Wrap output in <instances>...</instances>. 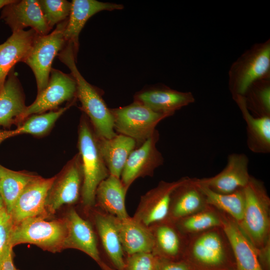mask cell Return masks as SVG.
Listing matches in <instances>:
<instances>
[{
    "label": "cell",
    "instance_id": "9a60e30c",
    "mask_svg": "<svg viewBox=\"0 0 270 270\" xmlns=\"http://www.w3.org/2000/svg\"><path fill=\"white\" fill-rule=\"evenodd\" d=\"M248 159L242 154L228 156L225 168L214 176L197 178L198 182L211 190L220 194H230L244 188L250 178L248 169Z\"/></svg>",
    "mask_w": 270,
    "mask_h": 270
},
{
    "label": "cell",
    "instance_id": "4dcf8cb0",
    "mask_svg": "<svg viewBox=\"0 0 270 270\" xmlns=\"http://www.w3.org/2000/svg\"><path fill=\"white\" fill-rule=\"evenodd\" d=\"M69 106L56 111L31 116L20 126L12 130H0V144L4 140L18 134H28L42 135L46 134Z\"/></svg>",
    "mask_w": 270,
    "mask_h": 270
},
{
    "label": "cell",
    "instance_id": "d4e9b609",
    "mask_svg": "<svg viewBox=\"0 0 270 270\" xmlns=\"http://www.w3.org/2000/svg\"><path fill=\"white\" fill-rule=\"evenodd\" d=\"M126 193L120 179L110 175L97 188L94 208L118 218H128L125 206Z\"/></svg>",
    "mask_w": 270,
    "mask_h": 270
},
{
    "label": "cell",
    "instance_id": "60d3db41",
    "mask_svg": "<svg viewBox=\"0 0 270 270\" xmlns=\"http://www.w3.org/2000/svg\"><path fill=\"white\" fill-rule=\"evenodd\" d=\"M4 208H5L4 202L0 194V211Z\"/></svg>",
    "mask_w": 270,
    "mask_h": 270
},
{
    "label": "cell",
    "instance_id": "d590c367",
    "mask_svg": "<svg viewBox=\"0 0 270 270\" xmlns=\"http://www.w3.org/2000/svg\"><path fill=\"white\" fill-rule=\"evenodd\" d=\"M264 80H262V86L258 87L256 98L262 110L268 116L270 112V86L268 78H266L264 83Z\"/></svg>",
    "mask_w": 270,
    "mask_h": 270
},
{
    "label": "cell",
    "instance_id": "8d00e7d4",
    "mask_svg": "<svg viewBox=\"0 0 270 270\" xmlns=\"http://www.w3.org/2000/svg\"><path fill=\"white\" fill-rule=\"evenodd\" d=\"M156 270H194L184 260H170L158 258Z\"/></svg>",
    "mask_w": 270,
    "mask_h": 270
},
{
    "label": "cell",
    "instance_id": "44dd1931",
    "mask_svg": "<svg viewBox=\"0 0 270 270\" xmlns=\"http://www.w3.org/2000/svg\"><path fill=\"white\" fill-rule=\"evenodd\" d=\"M123 8L122 4L96 0L72 1L70 14L64 30V37L66 43L73 44L76 56L78 50L79 34L88 20L100 12L118 10Z\"/></svg>",
    "mask_w": 270,
    "mask_h": 270
},
{
    "label": "cell",
    "instance_id": "cb8c5ba5",
    "mask_svg": "<svg viewBox=\"0 0 270 270\" xmlns=\"http://www.w3.org/2000/svg\"><path fill=\"white\" fill-rule=\"evenodd\" d=\"M37 34L32 28L14 32L4 42L0 44V92L14 64L22 62Z\"/></svg>",
    "mask_w": 270,
    "mask_h": 270
},
{
    "label": "cell",
    "instance_id": "d6a6232c",
    "mask_svg": "<svg viewBox=\"0 0 270 270\" xmlns=\"http://www.w3.org/2000/svg\"><path fill=\"white\" fill-rule=\"evenodd\" d=\"M38 2L45 20L51 29L54 25L68 18L71 2L66 0H38Z\"/></svg>",
    "mask_w": 270,
    "mask_h": 270
},
{
    "label": "cell",
    "instance_id": "9c48e42d",
    "mask_svg": "<svg viewBox=\"0 0 270 270\" xmlns=\"http://www.w3.org/2000/svg\"><path fill=\"white\" fill-rule=\"evenodd\" d=\"M82 180V160L78 153L56 176L48 190L46 210L49 216L62 206L75 204L80 199Z\"/></svg>",
    "mask_w": 270,
    "mask_h": 270
},
{
    "label": "cell",
    "instance_id": "6da1fadb",
    "mask_svg": "<svg viewBox=\"0 0 270 270\" xmlns=\"http://www.w3.org/2000/svg\"><path fill=\"white\" fill-rule=\"evenodd\" d=\"M183 260L194 270H236L232 248L222 228L189 236Z\"/></svg>",
    "mask_w": 270,
    "mask_h": 270
},
{
    "label": "cell",
    "instance_id": "484cf974",
    "mask_svg": "<svg viewBox=\"0 0 270 270\" xmlns=\"http://www.w3.org/2000/svg\"><path fill=\"white\" fill-rule=\"evenodd\" d=\"M96 136L98 149L110 175L120 178L128 157L137 145L136 141L121 134H116L112 138Z\"/></svg>",
    "mask_w": 270,
    "mask_h": 270
},
{
    "label": "cell",
    "instance_id": "4316f807",
    "mask_svg": "<svg viewBox=\"0 0 270 270\" xmlns=\"http://www.w3.org/2000/svg\"><path fill=\"white\" fill-rule=\"evenodd\" d=\"M26 108L23 91L13 68L0 92V126L10 127L16 123Z\"/></svg>",
    "mask_w": 270,
    "mask_h": 270
},
{
    "label": "cell",
    "instance_id": "7c38bea8",
    "mask_svg": "<svg viewBox=\"0 0 270 270\" xmlns=\"http://www.w3.org/2000/svg\"><path fill=\"white\" fill-rule=\"evenodd\" d=\"M188 178L170 182H160L141 196L133 218L148 227L166 220L173 192Z\"/></svg>",
    "mask_w": 270,
    "mask_h": 270
},
{
    "label": "cell",
    "instance_id": "83f0119b",
    "mask_svg": "<svg viewBox=\"0 0 270 270\" xmlns=\"http://www.w3.org/2000/svg\"><path fill=\"white\" fill-rule=\"evenodd\" d=\"M241 111L248 126V138L252 142V148L256 144L260 150H269L270 148V118L262 116L256 118L252 116L248 109L245 96L236 95L233 96Z\"/></svg>",
    "mask_w": 270,
    "mask_h": 270
},
{
    "label": "cell",
    "instance_id": "277c9868",
    "mask_svg": "<svg viewBox=\"0 0 270 270\" xmlns=\"http://www.w3.org/2000/svg\"><path fill=\"white\" fill-rule=\"evenodd\" d=\"M244 208L242 231L256 249L270 241V198L260 180L250 176L244 188Z\"/></svg>",
    "mask_w": 270,
    "mask_h": 270
},
{
    "label": "cell",
    "instance_id": "ba28073f",
    "mask_svg": "<svg viewBox=\"0 0 270 270\" xmlns=\"http://www.w3.org/2000/svg\"><path fill=\"white\" fill-rule=\"evenodd\" d=\"M110 110L114 130L120 134L133 138L136 144H142L154 134L161 120L170 116L156 112L135 102L125 106Z\"/></svg>",
    "mask_w": 270,
    "mask_h": 270
},
{
    "label": "cell",
    "instance_id": "ffe728a7",
    "mask_svg": "<svg viewBox=\"0 0 270 270\" xmlns=\"http://www.w3.org/2000/svg\"><path fill=\"white\" fill-rule=\"evenodd\" d=\"M222 228L230 242L235 262L236 270H263L256 249L240 227L237 222L221 212Z\"/></svg>",
    "mask_w": 270,
    "mask_h": 270
},
{
    "label": "cell",
    "instance_id": "5b68a950",
    "mask_svg": "<svg viewBox=\"0 0 270 270\" xmlns=\"http://www.w3.org/2000/svg\"><path fill=\"white\" fill-rule=\"evenodd\" d=\"M44 216L31 218L13 224L10 244L14 248L21 244H30L53 253L64 250L67 234L64 216L50 220Z\"/></svg>",
    "mask_w": 270,
    "mask_h": 270
},
{
    "label": "cell",
    "instance_id": "7402d4cb",
    "mask_svg": "<svg viewBox=\"0 0 270 270\" xmlns=\"http://www.w3.org/2000/svg\"><path fill=\"white\" fill-rule=\"evenodd\" d=\"M208 206L196 178L188 177L173 192L166 220L175 222L205 209Z\"/></svg>",
    "mask_w": 270,
    "mask_h": 270
},
{
    "label": "cell",
    "instance_id": "f35d334b",
    "mask_svg": "<svg viewBox=\"0 0 270 270\" xmlns=\"http://www.w3.org/2000/svg\"><path fill=\"white\" fill-rule=\"evenodd\" d=\"M13 248L10 246L0 261V270H20L14 263Z\"/></svg>",
    "mask_w": 270,
    "mask_h": 270
},
{
    "label": "cell",
    "instance_id": "8fae6325",
    "mask_svg": "<svg viewBox=\"0 0 270 270\" xmlns=\"http://www.w3.org/2000/svg\"><path fill=\"white\" fill-rule=\"evenodd\" d=\"M67 234L63 248H74L84 252L94 260L102 270H115L102 258L97 234L92 223L82 218L74 208L64 216Z\"/></svg>",
    "mask_w": 270,
    "mask_h": 270
},
{
    "label": "cell",
    "instance_id": "74e56055",
    "mask_svg": "<svg viewBox=\"0 0 270 270\" xmlns=\"http://www.w3.org/2000/svg\"><path fill=\"white\" fill-rule=\"evenodd\" d=\"M259 263L263 270H270V241L264 246L256 249Z\"/></svg>",
    "mask_w": 270,
    "mask_h": 270
},
{
    "label": "cell",
    "instance_id": "4fadbf2b",
    "mask_svg": "<svg viewBox=\"0 0 270 270\" xmlns=\"http://www.w3.org/2000/svg\"><path fill=\"white\" fill-rule=\"evenodd\" d=\"M159 136L156 130L139 148L130 154L120 178L126 192L137 178L152 176L155 170L163 164V156L156 146Z\"/></svg>",
    "mask_w": 270,
    "mask_h": 270
},
{
    "label": "cell",
    "instance_id": "52a82bcc",
    "mask_svg": "<svg viewBox=\"0 0 270 270\" xmlns=\"http://www.w3.org/2000/svg\"><path fill=\"white\" fill-rule=\"evenodd\" d=\"M68 19L58 24L50 34L46 35L37 34L22 60L30 68L34 74L37 84V95L47 86L52 62L66 44L64 30Z\"/></svg>",
    "mask_w": 270,
    "mask_h": 270
},
{
    "label": "cell",
    "instance_id": "3957f363",
    "mask_svg": "<svg viewBox=\"0 0 270 270\" xmlns=\"http://www.w3.org/2000/svg\"><path fill=\"white\" fill-rule=\"evenodd\" d=\"M78 134L83 174L80 202L84 212L88 214L94 208L98 186L110 172L98 149L96 134L84 116L80 119Z\"/></svg>",
    "mask_w": 270,
    "mask_h": 270
},
{
    "label": "cell",
    "instance_id": "f1b7e54d",
    "mask_svg": "<svg viewBox=\"0 0 270 270\" xmlns=\"http://www.w3.org/2000/svg\"><path fill=\"white\" fill-rule=\"evenodd\" d=\"M197 183L205 196L208 205L224 212L240 223L243 218L245 198L244 188L230 194H220Z\"/></svg>",
    "mask_w": 270,
    "mask_h": 270
},
{
    "label": "cell",
    "instance_id": "f546056e",
    "mask_svg": "<svg viewBox=\"0 0 270 270\" xmlns=\"http://www.w3.org/2000/svg\"><path fill=\"white\" fill-rule=\"evenodd\" d=\"M36 176L26 172L14 171L0 164V194L9 214L20 193Z\"/></svg>",
    "mask_w": 270,
    "mask_h": 270
},
{
    "label": "cell",
    "instance_id": "ab89813d",
    "mask_svg": "<svg viewBox=\"0 0 270 270\" xmlns=\"http://www.w3.org/2000/svg\"><path fill=\"white\" fill-rule=\"evenodd\" d=\"M14 0H0V9L7 4L12 2Z\"/></svg>",
    "mask_w": 270,
    "mask_h": 270
},
{
    "label": "cell",
    "instance_id": "836d02e7",
    "mask_svg": "<svg viewBox=\"0 0 270 270\" xmlns=\"http://www.w3.org/2000/svg\"><path fill=\"white\" fill-rule=\"evenodd\" d=\"M158 257L152 252L126 256L125 270H156Z\"/></svg>",
    "mask_w": 270,
    "mask_h": 270
},
{
    "label": "cell",
    "instance_id": "e0dca14e",
    "mask_svg": "<svg viewBox=\"0 0 270 270\" xmlns=\"http://www.w3.org/2000/svg\"><path fill=\"white\" fill-rule=\"evenodd\" d=\"M149 228L154 240L153 254L170 260L183 259L188 236L184 234L175 222L165 220Z\"/></svg>",
    "mask_w": 270,
    "mask_h": 270
},
{
    "label": "cell",
    "instance_id": "8992f818",
    "mask_svg": "<svg viewBox=\"0 0 270 270\" xmlns=\"http://www.w3.org/2000/svg\"><path fill=\"white\" fill-rule=\"evenodd\" d=\"M270 70V40L254 44L230 66L228 86L232 96H245L256 82L268 78Z\"/></svg>",
    "mask_w": 270,
    "mask_h": 270
},
{
    "label": "cell",
    "instance_id": "5bb4252c",
    "mask_svg": "<svg viewBox=\"0 0 270 270\" xmlns=\"http://www.w3.org/2000/svg\"><path fill=\"white\" fill-rule=\"evenodd\" d=\"M56 176L45 178L36 176L24 188L16 200L10 215L13 224L27 218L50 216L46 210L48 193Z\"/></svg>",
    "mask_w": 270,
    "mask_h": 270
},
{
    "label": "cell",
    "instance_id": "e575fe53",
    "mask_svg": "<svg viewBox=\"0 0 270 270\" xmlns=\"http://www.w3.org/2000/svg\"><path fill=\"white\" fill-rule=\"evenodd\" d=\"M12 226V216L4 208L0 211V261L10 246V240Z\"/></svg>",
    "mask_w": 270,
    "mask_h": 270
},
{
    "label": "cell",
    "instance_id": "2e32d148",
    "mask_svg": "<svg viewBox=\"0 0 270 270\" xmlns=\"http://www.w3.org/2000/svg\"><path fill=\"white\" fill-rule=\"evenodd\" d=\"M0 18L12 32L30 27L40 35L52 30L48 25L37 0H15L4 6Z\"/></svg>",
    "mask_w": 270,
    "mask_h": 270
},
{
    "label": "cell",
    "instance_id": "d6986e66",
    "mask_svg": "<svg viewBox=\"0 0 270 270\" xmlns=\"http://www.w3.org/2000/svg\"><path fill=\"white\" fill-rule=\"evenodd\" d=\"M134 102L160 113L172 115L176 111L194 102L190 92H182L166 86L142 90L134 96Z\"/></svg>",
    "mask_w": 270,
    "mask_h": 270
},
{
    "label": "cell",
    "instance_id": "603a6c76",
    "mask_svg": "<svg viewBox=\"0 0 270 270\" xmlns=\"http://www.w3.org/2000/svg\"><path fill=\"white\" fill-rule=\"evenodd\" d=\"M113 218L126 256L152 252L154 240L149 227L132 216L123 219L113 216Z\"/></svg>",
    "mask_w": 270,
    "mask_h": 270
},
{
    "label": "cell",
    "instance_id": "30bf717a",
    "mask_svg": "<svg viewBox=\"0 0 270 270\" xmlns=\"http://www.w3.org/2000/svg\"><path fill=\"white\" fill-rule=\"evenodd\" d=\"M76 96V84L72 75L52 68L47 86L37 95L34 102L26 106L16 123L31 116L55 109L64 102Z\"/></svg>",
    "mask_w": 270,
    "mask_h": 270
},
{
    "label": "cell",
    "instance_id": "1f68e13d",
    "mask_svg": "<svg viewBox=\"0 0 270 270\" xmlns=\"http://www.w3.org/2000/svg\"><path fill=\"white\" fill-rule=\"evenodd\" d=\"M184 234L190 236L214 228H222L220 211L208 206L205 209L175 222Z\"/></svg>",
    "mask_w": 270,
    "mask_h": 270
},
{
    "label": "cell",
    "instance_id": "7a4b0ae2",
    "mask_svg": "<svg viewBox=\"0 0 270 270\" xmlns=\"http://www.w3.org/2000/svg\"><path fill=\"white\" fill-rule=\"evenodd\" d=\"M60 60L70 69L76 84V97L82 110L90 118L96 134L100 138H112L114 132V118L99 92L82 76L76 67L72 44L66 43L58 54Z\"/></svg>",
    "mask_w": 270,
    "mask_h": 270
},
{
    "label": "cell",
    "instance_id": "ac0fdd59",
    "mask_svg": "<svg viewBox=\"0 0 270 270\" xmlns=\"http://www.w3.org/2000/svg\"><path fill=\"white\" fill-rule=\"evenodd\" d=\"M103 250L115 270H125L126 255L113 216L94 208L88 213Z\"/></svg>",
    "mask_w": 270,
    "mask_h": 270
}]
</instances>
